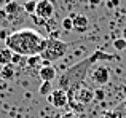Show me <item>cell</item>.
Masks as SVG:
<instances>
[{
    "instance_id": "cell-12",
    "label": "cell",
    "mask_w": 126,
    "mask_h": 118,
    "mask_svg": "<svg viewBox=\"0 0 126 118\" xmlns=\"http://www.w3.org/2000/svg\"><path fill=\"white\" fill-rule=\"evenodd\" d=\"M0 78H3L6 81L15 78V67H13V64H6L0 67Z\"/></svg>"
},
{
    "instance_id": "cell-8",
    "label": "cell",
    "mask_w": 126,
    "mask_h": 118,
    "mask_svg": "<svg viewBox=\"0 0 126 118\" xmlns=\"http://www.w3.org/2000/svg\"><path fill=\"white\" fill-rule=\"evenodd\" d=\"M56 77H58V74H56L54 65H51L49 62L45 61V64L38 69V78L42 81H54Z\"/></svg>"
},
{
    "instance_id": "cell-17",
    "label": "cell",
    "mask_w": 126,
    "mask_h": 118,
    "mask_svg": "<svg viewBox=\"0 0 126 118\" xmlns=\"http://www.w3.org/2000/svg\"><path fill=\"white\" fill-rule=\"evenodd\" d=\"M61 27L64 29L65 32H70V30H74V19L69 16V18H64L62 19V22H61Z\"/></svg>"
},
{
    "instance_id": "cell-26",
    "label": "cell",
    "mask_w": 126,
    "mask_h": 118,
    "mask_svg": "<svg viewBox=\"0 0 126 118\" xmlns=\"http://www.w3.org/2000/svg\"><path fill=\"white\" fill-rule=\"evenodd\" d=\"M89 3H91V5H99L101 0H89Z\"/></svg>"
},
{
    "instance_id": "cell-20",
    "label": "cell",
    "mask_w": 126,
    "mask_h": 118,
    "mask_svg": "<svg viewBox=\"0 0 126 118\" xmlns=\"http://www.w3.org/2000/svg\"><path fill=\"white\" fill-rule=\"evenodd\" d=\"M104 96H105V94H104V91H101V89H97V91H94V97H96V99H99V101H102V99H104Z\"/></svg>"
},
{
    "instance_id": "cell-16",
    "label": "cell",
    "mask_w": 126,
    "mask_h": 118,
    "mask_svg": "<svg viewBox=\"0 0 126 118\" xmlns=\"http://www.w3.org/2000/svg\"><path fill=\"white\" fill-rule=\"evenodd\" d=\"M22 8H24L26 15H29V16L35 15V8H37V0H27V2L22 5Z\"/></svg>"
},
{
    "instance_id": "cell-28",
    "label": "cell",
    "mask_w": 126,
    "mask_h": 118,
    "mask_svg": "<svg viewBox=\"0 0 126 118\" xmlns=\"http://www.w3.org/2000/svg\"><path fill=\"white\" fill-rule=\"evenodd\" d=\"M0 22H2V21H0Z\"/></svg>"
},
{
    "instance_id": "cell-2",
    "label": "cell",
    "mask_w": 126,
    "mask_h": 118,
    "mask_svg": "<svg viewBox=\"0 0 126 118\" xmlns=\"http://www.w3.org/2000/svg\"><path fill=\"white\" fill-rule=\"evenodd\" d=\"M94 64H96L94 59L89 54L83 61L77 62L72 67H69L67 70H64V74L61 77H58V88L67 91V93L70 89H74V88H77L78 85H81L86 80V77L89 75V70H91V67Z\"/></svg>"
},
{
    "instance_id": "cell-5",
    "label": "cell",
    "mask_w": 126,
    "mask_h": 118,
    "mask_svg": "<svg viewBox=\"0 0 126 118\" xmlns=\"http://www.w3.org/2000/svg\"><path fill=\"white\" fill-rule=\"evenodd\" d=\"M46 99H48V102L51 104L53 107H56V109H64V107L69 105V94H67V91L61 89V88H54L53 93L49 94Z\"/></svg>"
},
{
    "instance_id": "cell-14",
    "label": "cell",
    "mask_w": 126,
    "mask_h": 118,
    "mask_svg": "<svg viewBox=\"0 0 126 118\" xmlns=\"http://www.w3.org/2000/svg\"><path fill=\"white\" fill-rule=\"evenodd\" d=\"M53 89H54V86H53V81H42V85H40V94L42 96H45V97H48L49 94L53 93Z\"/></svg>"
},
{
    "instance_id": "cell-21",
    "label": "cell",
    "mask_w": 126,
    "mask_h": 118,
    "mask_svg": "<svg viewBox=\"0 0 126 118\" xmlns=\"http://www.w3.org/2000/svg\"><path fill=\"white\" fill-rule=\"evenodd\" d=\"M0 89H8V85H6V80L0 78Z\"/></svg>"
},
{
    "instance_id": "cell-1",
    "label": "cell",
    "mask_w": 126,
    "mask_h": 118,
    "mask_svg": "<svg viewBox=\"0 0 126 118\" xmlns=\"http://www.w3.org/2000/svg\"><path fill=\"white\" fill-rule=\"evenodd\" d=\"M45 43L46 37H43L34 29H19V30L10 34L8 38L5 40L6 48H10L13 53L22 54L26 58L40 54L45 48Z\"/></svg>"
},
{
    "instance_id": "cell-23",
    "label": "cell",
    "mask_w": 126,
    "mask_h": 118,
    "mask_svg": "<svg viewBox=\"0 0 126 118\" xmlns=\"http://www.w3.org/2000/svg\"><path fill=\"white\" fill-rule=\"evenodd\" d=\"M117 5H118V0H110V2L107 3L109 8H112V6H117Z\"/></svg>"
},
{
    "instance_id": "cell-22",
    "label": "cell",
    "mask_w": 126,
    "mask_h": 118,
    "mask_svg": "<svg viewBox=\"0 0 126 118\" xmlns=\"http://www.w3.org/2000/svg\"><path fill=\"white\" fill-rule=\"evenodd\" d=\"M61 118H77V115H75L74 112H67L65 115H62Z\"/></svg>"
},
{
    "instance_id": "cell-27",
    "label": "cell",
    "mask_w": 126,
    "mask_h": 118,
    "mask_svg": "<svg viewBox=\"0 0 126 118\" xmlns=\"http://www.w3.org/2000/svg\"><path fill=\"white\" fill-rule=\"evenodd\" d=\"M123 38H125V40H126V29H125V30H123Z\"/></svg>"
},
{
    "instance_id": "cell-15",
    "label": "cell",
    "mask_w": 126,
    "mask_h": 118,
    "mask_svg": "<svg viewBox=\"0 0 126 118\" xmlns=\"http://www.w3.org/2000/svg\"><path fill=\"white\" fill-rule=\"evenodd\" d=\"M69 107L72 109V112H74V113H83V112H85V109H86L85 104L78 102V101H74V99L69 101Z\"/></svg>"
},
{
    "instance_id": "cell-3",
    "label": "cell",
    "mask_w": 126,
    "mask_h": 118,
    "mask_svg": "<svg viewBox=\"0 0 126 118\" xmlns=\"http://www.w3.org/2000/svg\"><path fill=\"white\" fill-rule=\"evenodd\" d=\"M67 50H69V43L59 40V38L49 37V38H46L45 48H43V51L40 53V56L43 58V61L53 64V62L59 61L61 58H64Z\"/></svg>"
},
{
    "instance_id": "cell-18",
    "label": "cell",
    "mask_w": 126,
    "mask_h": 118,
    "mask_svg": "<svg viewBox=\"0 0 126 118\" xmlns=\"http://www.w3.org/2000/svg\"><path fill=\"white\" fill-rule=\"evenodd\" d=\"M113 48L117 51H126V40L123 37L121 38H115L113 40Z\"/></svg>"
},
{
    "instance_id": "cell-11",
    "label": "cell",
    "mask_w": 126,
    "mask_h": 118,
    "mask_svg": "<svg viewBox=\"0 0 126 118\" xmlns=\"http://www.w3.org/2000/svg\"><path fill=\"white\" fill-rule=\"evenodd\" d=\"M26 62H27L29 69H35V70H38V69L42 67L43 64H45V61H43V58L40 54H34V56H29L26 59Z\"/></svg>"
},
{
    "instance_id": "cell-24",
    "label": "cell",
    "mask_w": 126,
    "mask_h": 118,
    "mask_svg": "<svg viewBox=\"0 0 126 118\" xmlns=\"http://www.w3.org/2000/svg\"><path fill=\"white\" fill-rule=\"evenodd\" d=\"M117 110H123V112H125V115H126V101H125V102L123 104H121V105L120 107H118V109Z\"/></svg>"
},
{
    "instance_id": "cell-13",
    "label": "cell",
    "mask_w": 126,
    "mask_h": 118,
    "mask_svg": "<svg viewBox=\"0 0 126 118\" xmlns=\"http://www.w3.org/2000/svg\"><path fill=\"white\" fill-rule=\"evenodd\" d=\"M11 59H13V51L10 48H2L0 50V65H6V64H11Z\"/></svg>"
},
{
    "instance_id": "cell-10",
    "label": "cell",
    "mask_w": 126,
    "mask_h": 118,
    "mask_svg": "<svg viewBox=\"0 0 126 118\" xmlns=\"http://www.w3.org/2000/svg\"><path fill=\"white\" fill-rule=\"evenodd\" d=\"M91 58L94 59L96 64H101L102 61H113L115 59L113 54H109V53H105V51H102V50H96L94 53L91 54Z\"/></svg>"
},
{
    "instance_id": "cell-9",
    "label": "cell",
    "mask_w": 126,
    "mask_h": 118,
    "mask_svg": "<svg viewBox=\"0 0 126 118\" xmlns=\"http://www.w3.org/2000/svg\"><path fill=\"white\" fill-rule=\"evenodd\" d=\"M70 18L74 19V30L80 32V34L89 30V19L85 15H72Z\"/></svg>"
},
{
    "instance_id": "cell-4",
    "label": "cell",
    "mask_w": 126,
    "mask_h": 118,
    "mask_svg": "<svg viewBox=\"0 0 126 118\" xmlns=\"http://www.w3.org/2000/svg\"><path fill=\"white\" fill-rule=\"evenodd\" d=\"M110 77H112L110 69H109L105 64H102V62L99 65H96V67L89 72V78H91V81L94 85H97V86H104V85H107L109 80H110Z\"/></svg>"
},
{
    "instance_id": "cell-19",
    "label": "cell",
    "mask_w": 126,
    "mask_h": 118,
    "mask_svg": "<svg viewBox=\"0 0 126 118\" xmlns=\"http://www.w3.org/2000/svg\"><path fill=\"white\" fill-rule=\"evenodd\" d=\"M8 30H6V29L5 27H2V29H0V40H3V42H5L6 40V38H8Z\"/></svg>"
},
{
    "instance_id": "cell-6",
    "label": "cell",
    "mask_w": 126,
    "mask_h": 118,
    "mask_svg": "<svg viewBox=\"0 0 126 118\" xmlns=\"http://www.w3.org/2000/svg\"><path fill=\"white\" fill-rule=\"evenodd\" d=\"M54 15V5H53L51 0H37V8H35V16L43 19V21H48L53 18Z\"/></svg>"
},
{
    "instance_id": "cell-25",
    "label": "cell",
    "mask_w": 126,
    "mask_h": 118,
    "mask_svg": "<svg viewBox=\"0 0 126 118\" xmlns=\"http://www.w3.org/2000/svg\"><path fill=\"white\" fill-rule=\"evenodd\" d=\"M8 2H10V0H0V8H5Z\"/></svg>"
},
{
    "instance_id": "cell-7",
    "label": "cell",
    "mask_w": 126,
    "mask_h": 118,
    "mask_svg": "<svg viewBox=\"0 0 126 118\" xmlns=\"http://www.w3.org/2000/svg\"><path fill=\"white\" fill-rule=\"evenodd\" d=\"M3 10L6 11V21H18V16H21V15L26 13L24 8H22V5H19L15 0H10Z\"/></svg>"
}]
</instances>
